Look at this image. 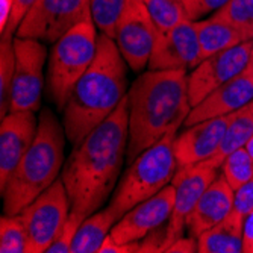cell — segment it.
I'll use <instances>...</instances> for the list:
<instances>
[{
  "label": "cell",
  "mask_w": 253,
  "mask_h": 253,
  "mask_svg": "<svg viewBox=\"0 0 253 253\" xmlns=\"http://www.w3.org/2000/svg\"><path fill=\"white\" fill-rule=\"evenodd\" d=\"M15 70L14 38L0 40V117H5L11 106V86Z\"/></svg>",
  "instance_id": "obj_26"
},
{
  "label": "cell",
  "mask_w": 253,
  "mask_h": 253,
  "mask_svg": "<svg viewBox=\"0 0 253 253\" xmlns=\"http://www.w3.org/2000/svg\"><path fill=\"white\" fill-rule=\"evenodd\" d=\"M28 234L20 215H6L0 218V252L26 253Z\"/></svg>",
  "instance_id": "obj_28"
},
{
  "label": "cell",
  "mask_w": 253,
  "mask_h": 253,
  "mask_svg": "<svg viewBox=\"0 0 253 253\" xmlns=\"http://www.w3.org/2000/svg\"><path fill=\"white\" fill-rule=\"evenodd\" d=\"M243 253H253V211L243 226Z\"/></svg>",
  "instance_id": "obj_32"
},
{
  "label": "cell",
  "mask_w": 253,
  "mask_h": 253,
  "mask_svg": "<svg viewBox=\"0 0 253 253\" xmlns=\"http://www.w3.org/2000/svg\"><path fill=\"white\" fill-rule=\"evenodd\" d=\"M217 176L218 169H212L203 163L177 169L171 180V185L176 190L174 206L164 231L161 252H166L174 241L182 238L183 229L187 227V217L194 210L203 191L211 185Z\"/></svg>",
  "instance_id": "obj_12"
},
{
  "label": "cell",
  "mask_w": 253,
  "mask_h": 253,
  "mask_svg": "<svg viewBox=\"0 0 253 253\" xmlns=\"http://www.w3.org/2000/svg\"><path fill=\"white\" fill-rule=\"evenodd\" d=\"M243 226L231 212L197 238L199 253H243Z\"/></svg>",
  "instance_id": "obj_20"
},
{
  "label": "cell",
  "mask_w": 253,
  "mask_h": 253,
  "mask_svg": "<svg viewBox=\"0 0 253 253\" xmlns=\"http://www.w3.org/2000/svg\"><path fill=\"white\" fill-rule=\"evenodd\" d=\"M200 62L197 21L187 18L174 28L159 32L149 61V70H187Z\"/></svg>",
  "instance_id": "obj_13"
},
{
  "label": "cell",
  "mask_w": 253,
  "mask_h": 253,
  "mask_svg": "<svg viewBox=\"0 0 253 253\" xmlns=\"http://www.w3.org/2000/svg\"><path fill=\"white\" fill-rule=\"evenodd\" d=\"M220 170L232 190L237 191L244 183L253 179V158L246 147H240L224 158Z\"/></svg>",
  "instance_id": "obj_24"
},
{
  "label": "cell",
  "mask_w": 253,
  "mask_h": 253,
  "mask_svg": "<svg viewBox=\"0 0 253 253\" xmlns=\"http://www.w3.org/2000/svg\"><path fill=\"white\" fill-rule=\"evenodd\" d=\"M12 6H14V0H0V31L5 29Z\"/></svg>",
  "instance_id": "obj_34"
},
{
  "label": "cell",
  "mask_w": 253,
  "mask_h": 253,
  "mask_svg": "<svg viewBox=\"0 0 253 253\" xmlns=\"http://www.w3.org/2000/svg\"><path fill=\"white\" fill-rule=\"evenodd\" d=\"M38 132L35 111L8 112L0 123V190H5L14 169L31 149Z\"/></svg>",
  "instance_id": "obj_15"
},
{
  "label": "cell",
  "mask_w": 253,
  "mask_h": 253,
  "mask_svg": "<svg viewBox=\"0 0 253 253\" xmlns=\"http://www.w3.org/2000/svg\"><path fill=\"white\" fill-rule=\"evenodd\" d=\"M244 147H246V150H247V152L250 153V156L253 158V136H252L250 140L247 141V144H246Z\"/></svg>",
  "instance_id": "obj_36"
},
{
  "label": "cell",
  "mask_w": 253,
  "mask_h": 253,
  "mask_svg": "<svg viewBox=\"0 0 253 253\" xmlns=\"http://www.w3.org/2000/svg\"><path fill=\"white\" fill-rule=\"evenodd\" d=\"M120 218L109 205L86 217L73 238L70 253H99L102 243Z\"/></svg>",
  "instance_id": "obj_19"
},
{
  "label": "cell",
  "mask_w": 253,
  "mask_h": 253,
  "mask_svg": "<svg viewBox=\"0 0 253 253\" xmlns=\"http://www.w3.org/2000/svg\"><path fill=\"white\" fill-rule=\"evenodd\" d=\"M37 3V0H14V6L9 15V20L2 32V40H12V35L17 32L18 26L21 25L23 18L31 11V8Z\"/></svg>",
  "instance_id": "obj_30"
},
{
  "label": "cell",
  "mask_w": 253,
  "mask_h": 253,
  "mask_svg": "<svg viewBox=\"0 0 253 253\" xmlns=\"http://www.w3.org/2000/svg\"><path fill=\"white\" fill-rule=\"evenodd\" d=\"M18 215L28 234L26 253L47 252L70 217V200L62 179H56Z\"/></svg>",
  "instance_id": "obj_7"
},
{
  "label": "cell",
  "mask_w": 253,
  "mask_h": 253,
  "mask_svg": "<svg viewBox=\"0 0 253 253\" xmlns=\"http://www.w3.org/2000/svg\"><path fill=\"white\" fill-rule=\"evenodd\" d=\"M253 99V82L249 79L246 73L231 79L229 82L223 84L217 89H214L211 94L206 96L199 105L193 106L188 117L183 123V126L188 127L191 125L229 116L246 103Z\"/></svg>",
  "instance_id": "obj_17"
},
{
  "label": "cell",
  "mask_w": 253,
  "mask_h": 253,
  "mask_svg": "<svg viewBox=\"0 0 253 253\" xmlns=\"http://www.w3.org/2000/svg\"><path fill=\"white\" fill-rule=\"evenodd\" d=\"M15 70L11 86L9 112L38 111L44 88V65L47 56L45 42L35 38H14Z\"/></svg>",
  "instance_id": "obj_9"
},
{
  "label": "cell",
  "mask_w": 253,
  "mask_h": 253,
  "mask_svg": "<svg viewBox=\"0 0 253 253\" xmlns=\"http://www.w3.org/2000/svg\"><path fill=\"white\" fill-rule=\"evenodd\" d=\"M99 35L93 18L79 23L62 35L52 47L47 64V94L62 112L79 79L97 53Z\"/></svg>",
  "instance_id": "obj_6"
},
{
  "label": "cell",
  "mask_w": 253,
  "mask_h": 253,
  "mask_svg": "<svg viewBox=\"0 0 253 253\" xmlns=\"http://www.w3.org/2000/svg\"><path fill=\"white\" fill-rule=\"evenodd\" d=\"M159 31L141 0H126L116 29L119 50L135 73L149 67Z\"/></svg>",
  "instance_id": "obj_10"
},
{
  "label": "cell",
  "mask_w": 253,
  "mask_h": 253,
  "mask_svg": "<svg viewBox=\"0 0 253 253\" xmlns=\"http://www.w3.org/2000/svg\"><path fill=\"white\" fill-rule=\"evenodd\" d=\"M141 2H143V0H141Z\"/></svg>",
  "instance_id": "obj_37"
},
{
  "label": "cell",
  "mask_w": 253,
  "mask_h": 253,
  "mask_svg": "<svg viewBox=\"0 0 253 253\" xmlns=\"http://www.w3.org/2000/svg\"><path fill=\"white\" fill-rule=\"evenodd\" d=\"M253 211V179L240 187L234 194V206L231 215L244 224L247 215Z\"/></svg>",
  "instance_id": "obj_29"
},
{
  "label": "cell",
  "mask_w": 253,
  "mask_h": 253,
  "mask_svg": "<svg viewBox=\"0 0 253 253\" xmlns=\"http://www.w3.org/2000/svg\"><path fill=\"white\" fill-rule=\"evenodd\" d=\"M253 40L205 58L188 75V97L191 108L199 105L214 89L243 75L247 68Z\"/></svg>",
  "instance_id": "obj_11"
},
{
  "label": "cell",
  "mask_w": 253,
  "mask_h": 253,
  "mask_svg": "<svg viewBox=\"0 0 253 253\" xmlns=\"http://www.w3.org/2000/svg\"><path fill=\"white\" fill-rule=\"evenodd\" d=\"M249 79L253 82V47H252V53H250V59H249V64H247V68H246V72H244Z\"/></svg>",
  "instance_id": "obj_35"
},
{
  "label": "cell",
  "mask_w": 253,
  "mask_h": 253,
  "mask_svg": "<svg viewBox=\"0 0 253 253\" xmlns=\"http://www.w3.org/2000/svg\"><path fill=\"white\" fill-rule=\"evenodd\" d=\"M91 18V0H37L15 35L55 44L62 35Z\"/></svg>",
  "instance_id": "obj_8"
},
{
  "label": "cell",
  "mask_w": 253,
  "mask_h": 253,
  "mask_svg": "<svg viewBox=\"0 0 253 253\" xmlns=\"http://www.w3.org/2000/svg\"><path fill=\"white\" fill-rule=\"evenodd\" d=\"M176 135L177 132L167 133L127 166L109 202L120 217L171 183L179 169L173 150Z\"/></svg>",
  "instance_id": "obj_5"
},
{
  "label": "cell",
  "mask_w": 253,
  "mask_h": 253,
  "mask_svg": "<svg viewBox=\"0 0 253 253\" xmlns=\"http://www.w3.org/2000/svg\"><path fill=\"white\" fill-rule=\"evenodd\" d=\"M176 199V190L167 185L153 197L135 205L112 227L111 237L119 244L140 241L161 224L169 221Z\"/></svg>",
  "instance_id": "obj_14"
},
{
  "label": "cell",
  "mask_w": 253,
  "mask_h": 253,
  "mask_svg": "<svg viewBox=\"0 0 253 253\" xmlns=\"http://www.w3.org/2000/svg\"><path fill=\"white\" fill-rule=\"evenodd\" d=\"M129 140V100L76 144L65 159L61 179L70 200V217L82 223L99 211L116 190Z\"/></svg>",
  "instance_id": "obj_1"
},
{
  "label": "cell",
  "mask_w": 253,
  "mask_h": 253,
  "mask_svg": "<svg viewBox=\"0 0 253 253\" xmlns=\"http://www.w3.org/2000/svg\"><path fill=\"white\" fill-rule=\"evenodd\" d=\"M67 133L50 108H42L31 149L14 169L3 196V214L17 215L59 179L65 158Z\"/></svg>",
  "instance_id": "obj_4"
},
{
  "label": "cell",
  "mask_w": 253,
  "mask_h": 253,
  "mask_svg": "<svg viewBox=\"0 0 253 253\" xmlns=\"http://www.w3.org/2000/svg\"><path fill=\"white\" fill-rule=\"evenodd\" d=\"M212 17L235 28L246 41L253 40V0H229Z\"/></svg>",
  "instance_id": "obj_23"
},
{
  "label": "cell",
  "mask_w": 253,
  "mask_h": 253,
  "mask_svg": "<svg viewBox=\"0 0 253 253\" xmlns=\"http://www.w3.org/2000/svg\"><path fill=\"white\" fill-rule=\"evenodd\" d=\"M235 191L223 174H218L211 185L203 191L194 210L187 217V229L193 238H199L205 231L223 221L234 206Z\"/></svg>",
  "instance_id": "obj_18"
},
{
  "label": "cell",
  "mask_w": 253,
  "mask_h": 253,
  "mask_svg": "<svg viewBox=\"0 0 253 253\" xmlns=\"http://www.w3.org/2000/svg\"><path fill=\"white\" fill-rule=\"evenodd\" d=\"M125 5L126 0H91V18L96 28L102 34L116 38L117 23Z\"/></svg>",
  "instance_id": "obj_27"
},
{
  "label": "cell",
  "mask_w": 253,
  "mask_h": 253,
  "mask_svg": "<svg viewBox=\"0 0 253 253\" xmlns=\"http://www.w3.org/2000/svg\"><path fill=\"white\" fill-rule=\"evenodd\" d=\"M166 252H169V253H174V252L193 253V252H197V240L193 237L191 238H179Z\"/></svg>",
  "instance_id": "obj_33"
},
{
  "label": "cell",
  "mask_w": 253,
  "mask_h": 253,
  "mask_svg": "<svg viewBox=\"0 0 253 253\" xmlns=\"http://www.w3.org/2000/svg\"><path fill=\"white\" fill-rule=\"evenodd\" d=\"M232 119L234 112L229 116L191 125L183 132L177 133L173 143L177 166L185 167L199 164L214 156L223 143V138Z\"/></svg>",
  "instance_id": "obj_16"
},
{
  "label": "cell",
  "mask_w": 253,
  "mask_h": 253,
  "mask_svg": "<svg viewBox=\"0 0 253 253\" xmlns=\"http://www.w3.org/2000/svg\"><path fill=\"white\" fill-rule=\"evenodd\" d=\"M197 37L202 61L246 41L235 28L214 17L197 21Z\"/></svg>",
  "instance_id": "obj_22"
},
{
  "label": "cell",
  "mask_w": 253,
  "mask_h": 253,
  "mask_svg": "<svg viewBox=\"0 0 253 253\" xmlns=\"http://www.w3.org/2000/svg\"><path fill=\"white\" fill-rule=\"evenodd\" d=\"M188 20L199 21L203 15L215 12L224 6L229 0H182Z\"/></svg>",
  "instance_id": "obj_31"
},
{
  "label": "cell",
  "mask_w": 253,
  "mask_h": 253,
  "mask_svg": "<svg viewBox=\"0 0 253 253\" xmlns=\"http://www.w3.org/2000/svg\"><path fill=\"white\" fill-rule=\"evenodd\" d=\"M159 32H166L187 20L182 0H143Z\"/></svg>",
  "instance_id": "obj_25"
},
{
  "label": "cell",
  "mask_w": 253,
  "mask_h": 253,
  "mask_svg": "<svg viewBox=\"0 0 253 253\" xmlns=\"http://www.w3.org/2000/svg\"><path fill=\"white\" fill-rule=\"evenodd\" d=\"M252 136H253V99L234 112V119L226 130L220 149L214 153V156L203 161V164L212 169H220L224 158L231 152L244 147Z\"/></svg>",
  "instance_id": "obj_21"
},
{
  "label": "cell",
  "mask_w": 253,
  "mask_h": 253,
  "mask_svg": "<svg viewBox=\"0 0 253 253\" xmlns=\"http://www.w3.org/2000/svg\"><path fill=\"white\" fill-rule=\"evenodd\" d=\"M127 67L114 38L100 34L94 61L62 111V125L72 144L103 123L127 96Z\"/></svg>",
  "instance_id": "obj_3"
},
{
  "label": "cell",
  "mask_w": 253,
  "mask_h": 253,
  "mask_svg": "<svg viewBox=\"0 0 253 253\" xmlns=\"http://www.w3.org/2000/svg\"><path fill=\"white\" fill-rule=\"evenodd\" d=\"M129 140L126 161H132L185 123L191 111L187 70H147L127 91Z\"/></svg>",
  "instance_id": "obj_2"
}]
</instances>
